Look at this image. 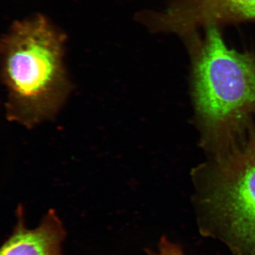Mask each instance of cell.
Wrapping results in <instances>:
<instances>
[{"mask_svg":"<svg viewBox=\"0 0 255 255\" xmlns=\"http://www.w3.org/2000/svg\"><path fill=\"white\" fill-rule=\"evenodd\" d=\"M201 169L198 182L201 229L235 255H255V123Z\"/></svg>","mask_w":255,"mask_h":255,"instance_id":"3","label":"cell"},{"mask_svg":"<svg viewBox=\"0 0 255 255\" xmlns=\"http://www.w3.org/2000/svg\"><path fill=\"white\" fill-rule=\"evenodd\" d=\"M11 237L0 248V255H63L62 244L66 232L54 210H50L38 227L28 229L22 210Z\"/></svg>","mask_w":255,"mask_h":255,"instance_id":"5","label":"cell"},{"mask_svg":"<svg viewBox=\"0 0 255 255\" xmlns=\"http://www.w3.org/2000/svg\"><path fill=\"white\" fill-rule=\"evenodd\" d=\"M149 255H185L179 245L172 243L164 236L160 239L157 252L148 251Z\"/></svg>","mask_w":255,"mask_h":255,"instance_id":"6","label":"cell"},{"mask_svg":"<svg viewBox=\"0 0 255 255\" xmlns=\"http://www.w3.org/2000/svg\"><path fill=\"white\" fill-rule=\"evenodd\" d=\"M65 33L41 14L13 23L0 39L6 118L31 128L54 118L72 90L64 63Z\"/></svg>","mask_w":255,"mask_h":255,"instance_id":"2","label":"cell"},{"mask_svg":"<svg viewBox=\"0 0 255 255\" xmlns=\"http://www.w3.org/2000/svg\"><path fill=\"white\" fill-rule=\"evenodd\" d=\"M182 38L191 60V92L201 143L214 156L229 149L255 119V53L230 48L219 27Z\"/></svg>","mask_w":255,"mask_h":255,"instance_id":"1","label":"cell"},{"mask_svg":"<svg viewBox=\"0 0 255 255\" xmlns=\"http://www.w3.org/2000/svg\"><path fill=\"white\" fill-rule=\"evenodd\" d=\"M137 18L152 32L182 38L206 28L255 23V0H172L163 11Z\"/></svg>","mask_w":255,"mask_h":255,"instance_id":"4","label":"cell"}]
</instances>
